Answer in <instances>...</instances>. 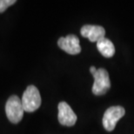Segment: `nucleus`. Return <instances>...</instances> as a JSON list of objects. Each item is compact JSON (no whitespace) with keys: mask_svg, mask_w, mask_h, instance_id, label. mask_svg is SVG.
Instances as JSON below:
<instances>
[{"mask_svg":"<svg viewBox=\"0 0 134 134\" xmlns=\"http://www.w3.org/2000/svg\"><path fill=\"white\" fill-rule=\"evenodd\" d=\"M92 75L94 77V84L92 86L93 94L99 96L106 93L111 87L108 71L104 68H99Z\"/></svg>","mask_w":134,"mask_h":134,"instance_id":"7ed1b4c3","label":"nucleus"},{"mask_svg":"<svg viewBox=\"0 0 134 134\" xmlns=\"http://www.w3.org/2000/svg\"><path fill=\"white\" fill-rule=\"evenodd\" d=\"M15 3L16 0H0V13H3L8 7Z\"/></svg>","mask_w":134,"mask_h":134,"instance_id":"1a4fd4ad","label":"nucleus"},{"mask_svg":"<svg viewBox=\"0 0 134 134\" xmlns=\"http://www.w3.org/2000/svg\"><path fill=\"white\" fill-rule=\"evenodd\" d=\"M21 101L25 111L33 112L37 111L41 105V96L39 91L34 85H29L24 92Z\"/></svg>","mask_w":134,"mask_h":134,"instance_id":"f257e3e1","label":"nucleus"},{"mask_svg":"<svg viewBox=\"0 0 134 134\" xmlns=\"http://www.w3.org/2000/svg\"><path fill=\"white\" fill-rule=\"evenodd\" d=\"M58 45L60 49L71 55H77L81 52L79 37L72 34L60 37L58 41Z\"/></svg>","mask_w":134,"mask_h":134,"instance_id":"423d86ee","label":"nucleus"},{"mask_svg":"<svg viewBox=\"0 0 134 134\" xmlns=\"http://www.w3.org/2000/svg\"><path fill=\"white\" fill-rule=\"evenodd\" d=\"M125 113V108L122 106H111L109 107L104 112L103 116L104 128L108 132H111L115 129L118 121L124 117Z\"/></svg>","mask_w":134,"mask_h":134,"instance_id":"20e7f679","label":"nucleus"},{"mask_svg":"<svg viewBox=\"0 0 134 134\" xmlns=\"http://www.w3.org/2000/svg\"><path fill=\"white\" fill-rule=\"evenodd\" d=\"M98 69H96L95 68V66H92L90 68V71H91V72H92V74H94L95 72H96V71H97Z\"/></svg>","mask_w":134,"mask_h":134,"instance_id":"9d476101","label":"nucleus"},{"mask_svg":"<svg viewBox=\"0 0 134 134\" xmlns=\"http://www.w3.org/2000/svg\"><path fill=\"white\" fill-rule=\"evenodd\" d=\"M82 37H87L91 42H98V40L104 38L105 35V30L104 27L99 25H85L81 28L80 31Z\"/></svg>","mask_w":134,"mask_h":134,"instance_id":"0eeeda50","label":"nucleus"},{"mask_svg":"<svg viewBox=\"0 0 134 134\" xmlns=\"http://www.w3.org/2000/svg\"><path fill=\"white\" fill-rule=\"evenodd\" d=\"M97 48L104 57L107 58L113 57L115 54V47L111 40L104 37L97 42Z\"/></svg>","mask_w":134,"mask_h":134,"instance_id":"6e6552de","label":"nucleus"},{"mask_svg":"<svg viewBox=\"0 0 134 134\" xmlns=\"http://www.w3.org/2000/svg\"><path fill=\"white\" fill-rule=\"evenodd\" d=\"M24 111H25L20 98L16 95L10 97L5 104V113L8 119L13 124H18L23 119Z\"/></svg>","mask_w":134,"mask_h":134,"instance_id":"f03ea898","label":"nucleus"},{"mask_svg":"<svg viewBox=\"0 0 134 134\" xmlns=\"http://www.w3.org/2000/svg\"><path fill=\"white\" fill-rule=\"evenodd\" d=\"M58 121L65 126H72L77 122V115L66 102H60L58 104Z\"/></svg>","mask_w":134,"mask_h":134,"instance_id":"39448f33","label":"nucleus"}]
</instances>
